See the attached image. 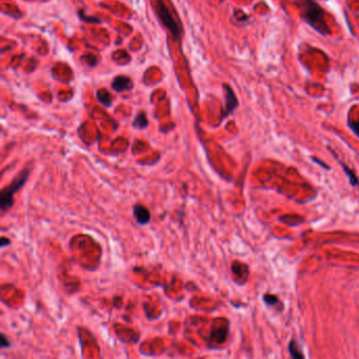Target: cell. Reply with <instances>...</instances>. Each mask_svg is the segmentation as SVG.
<instances>
[{"instance_id": "obj_1", "label": "cell", "mask_w": 359, "mask_h": 359, "mask_svg": "<svg viewBox=\"0 0 359 359\" xmlns=\"http://www.w3.org/2000/svg\"><path fill=\"white\" fill-rule=\"evenodd\" d=\"M300 15L308 25L322 35L331 34L326 21L325 11L314 0H298Z\"/></svg>"}, {"instance_id": "obj_2", "label": "cell", "mask_w": 359, "mask_h": 359, "mask_svg": "<svg viewBox=\"0 0 359 359\" xmlns=\"http://www.w3.org/2000/svg\"><path fill=\"white\" fill-rule=\"evenodd\" d=\"M31 171V168H25L23 171L19 172V174L13 179L9 185H6L0 192V210H1V214L9 211L14 205V195L20 189L24 188L28 177H30Z\"/></svg>"}, {"instance_id": "obj_3", "label": "cell", "mask_w": 359, "mask_h": 359, "mask_svg": "<svg viewBox=\"0 0 359 359\" xmlns=\"http://www.w3.org/2000/svg\"><path fill=\"white\" fill-rule=\"evenodd\" d=\"M157 11H158V14H159L162 24L166 26L168 28H170L171 32L173 33V35L175 36V37H178V35H179L178 27L175 24L174 19L172 18L171 14L169 13L167 6L164 5L162 0H158V1H157Z\"/></svg>"}, {"instance_id": "obj_4", "label": "cell", "mask_w": 359, "mask_h": 359, "mask_svg": "<svg viewBox=\"0 0 359 359\" xmlns=\"http://www.w3.org/2000/svg\"><path fill=\"white\" fill-rule=\"evenodd\" d=\"M133 216L137 221V224L141 226H146L151 221V213L148 207L140 204H136L133 205Z\"/></svg>"}, {"instance_id": "obj_5", "label": "cell", "mask_w": 359, "mask_h": 359, "mask_svg": "<svg viewBox=\"0 0 359 359\" xmlns=\"http://www.w3.org/2000/svg\"><path fill=\"white\" fill-rule=\"evenodd\" d=\"M225 90H226V111L224 114V118L229 116L237 106H238V100H237V97L235 96L233 90L229 87L228 84H225Z\"/></svg>"}, {"instance_id": "obj_6", "label": "cell", "mask_w": 359, "mask_h": 359, "mask_svg": "<svg viewBox=\"0 0 359 359\" xmlns=\"http://www.w3.org/2000/svg\"><path fill=\"white\" fill-rule=\"evenodd\" d=\"M112 87L115 91H117V92L130 90L132 88V81L130 78H128L126 76H117L114 79Z\"/></svg>"}, {"instance_id": "obj_7", "label": "cell", "mask_w": 359, "mask_h": 359, "mask_svg": "<svg viewBox=\"0 0 359 359\" xmlns=\"http://www.w3.org/2000/svg\"><path fill=\"white\" fill-rule=\"evenodd\" d=\"M336 159L338 160V158L336 157ZM338 162L340 163V166L342 167V169H343V171H344V173L347 174V176H348V178H349V180H350L351 185H353V186L358 185V184H359V179H358V177L354 174V172L352 171L351 169H349V168L346 166V164H344L343 162H341L340 160H338Z\"/></svg>"}, {"instance_id": "obj_8", "label": "cell", "mask_w": 359, "mask_h": 359, "mask_svg": "<svg viewBox=\"0 0 359 359\" xmlns=\"http://www.w3.org/2000/svg\"><path fill=\"white\" fill-rule=\"evenodd\" d=\"M149 125V121H148V118H147V115L146 113H139L137 116L135 117V120L133 123V126L138 128V130H142V128H146Z\"/></svg>"}, {"instance_id": "obj_9", "label": "cell", "mask_w": 359, "mask_h": 359, "mask_svg": "<svg viewBox=\"0 0 359 359\" xmlns=\"http://www.w3.org/2000/svg\"><path fill=\"white\" fill-rule=\"evenodd\" d=\"M227 335H228V327L220 328L219 330H216L215 332H212V337L215 340L218 341V343L225 342L227 339Z\"/></svg>"}, {"instance_id": "obj_10", "label": "cell", "mask_w": 359, "mask_h": 359, "mask_svg": "<svg viewBox=\"0 0 359 359\" xmlns=\"http://www.w3.org/2000/svg\"><path fill=\"white\" fill-rule=\"evenodd\" d=\"M289 350H290V354L293 358L295 359H299V358H305V355L301 353V351L299 350L297 343L295 340H292L290 342V346H289Z\"/></svg>"}, {"instance_id": "obj_11", "label": "cell", "mask_w": 359, "mask_h": 359, "mask_svg": "<svg viewBox=\"0 0 359 359\" xmlns=\"http://www.w3.org/2000/svg\"><path fill=\"white\" fill-rule=\"evenodd\" d=\"M98 98L100 102H102L103 104L105 105H111L112 103V98L110 96V94H107V92L104 90H102L98 92Z\"/></svg>"}, {"instance_id": "obj_12", "label": "cell", "mask_w": 359, "mask_h": 359, "mask_svg": "<svg viewBox=\"0 0 359 359\" xmlns=\"http://www.w3.org/2000/svg\"><path fill=\"white\" fill-rule=\"evenodd\" d=\"M263 301L268 306H275L279 303V299L277 296L272 295V294H265L263 296Z\"/></svg>"}, {"instance_id": "obj_13", "label": "cell", "mask_w": 359, "mask_h": 359, "mask_svg": "<svg viewBox=\"0 0 359 359\" xmlns=\"http://www.w3.org/2000/svg\"><path fill=\"white\" fill-rule=\"evenodd\" d=\"M1 344H0V348H1L2 350L3 349H6V348H10L11 347V342H10V339L6 337L3 333L1 334Z\"/></svg>"}, {"instance_id": "obj_14", "label": "cell", "mask_w": 359, "mask_h": 359, "mask_svg": "<svg viewBox=\"0 0 359 359\" xmlns=\"http://www.w3.org/2000/svg\"><path fill=\"white\" fill-rule=\"evenodd\" d=\"M9 245H11V240L9 238H6V237L2 236L1 237V241H0V248L3 249L6 246H9Z\"/></svg>"}, {"instance_id": "obj_15", "label": "cell", "mask_w": 359, "mask_h": 359, "mask_svg": "<svg viewBox=\"0 0 359 359\" xmlns=\"http://www.w3.org/2000/svg\"><path fill=\"white\" fill-rule=\"evenodd\" d=\"M349 126L352 130L355 132V134H357L359 136V123H350Z\"/></svg>"}, {"instance_id": "obj_16", "label": "cell", "mask_w": 359, "mask_h": 359, "mask_svg": "<svg viewBox=\"0 0 359 359\" xmlns=\"http://www.w3.org/2000/svg\"><path fill=\"white\" fill-rule=\"evenodd\" d=\"M313 160L316 162V163H318V164H320V166L322 167V168H325V169H327V170H330V168L327 166V164L325 163V162H322L321 160H319L318 159V158H315V157H313Z\"/></svg>"}]
</instances>
